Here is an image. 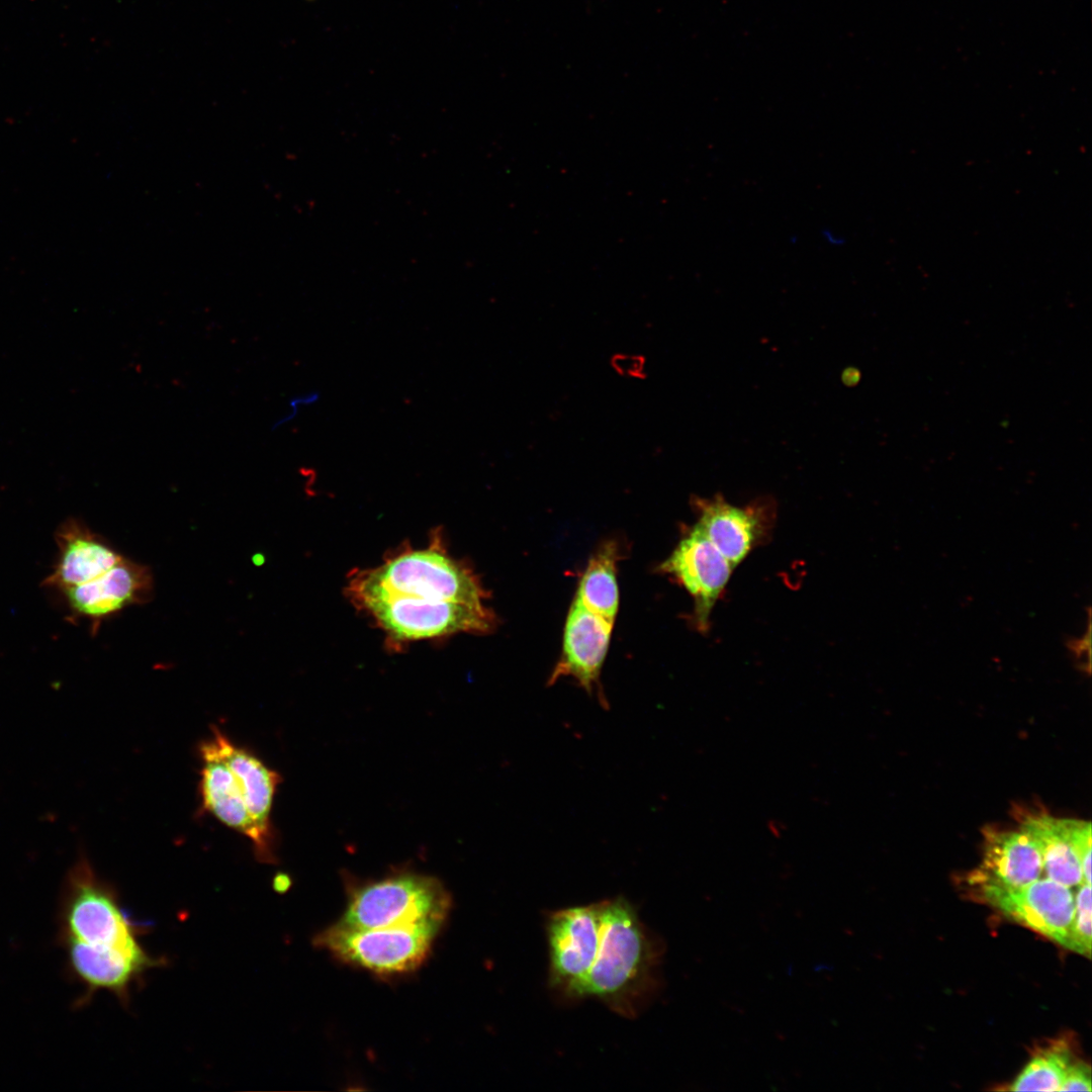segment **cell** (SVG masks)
<instances>
[{
    "label": "cell",
    "instance_id": "6da1fadb",
    "mask_svg": "<svg viewBox=\"0 0 1092 1092\" xmlns=\"http://www.w3.org/2000/svg\"><path fill=\"white\" fill-rule=\"evenodd\" d=\"M346 592L395 645L485 633L495 624L477 575L450 555L438 537L424 548L400 550L378 566L357 571Z\"/></svg>",
    "mask_w": 1092,
    "mask_h": 1092
},
{
    "label": "cell",
    "instance_id": "7a4b0ae2",
    "mask_svg": "<svg viewBox=\"0 0 1092 1092\" xmlns=\"http://www.w3.org/2000/svg\"><path fill=\"white\" fill-rule=\"evenodd\" d=\"M600 904V944L584 997H595L621 1016L632 1018L655 992L661 946L625 898Z\"/></svg>",
    "mask_w": 1092,
    "mask_h": 1092
},
{
    "label": "cell",
    "instance_id": "3957f363",
    "mask_svg": "<svg viewBox=\"0 0 1092 1092\" xmlns=\"http://www.w3.org/2000/svg\"><path fill=\"white\" fill-rule=\"evenodd\" d=\"M449 906V895L436 878L400 872L354 887L338 923L356 928L441 925Z\"/></svg>",
    "mask_w": 1092,
    "mask_h": 1092
},
{
    "label": "cell",
    "instance_id": "277c9868",
    "mask_svg": "<svg viewBox=\"0 0 1092 1092\" xmlns=\"http://www.w3.org/2000/svg\"><path fill=\"white\" fill-rule=\"evenodd\" d=\"M64 918L65 934L89 945L129 952L146 950L139 937L147 926L130 918L113 886L98 877L84 856L66 879Z\"/></svg>",
    "mask_w": 1092,
    "mask_h": 1092
},
{
    "label": "cell",
    "instance_id": "5b68a950",
    "mask_svg": "<svg viewBox=\"0 0 1092 1092\" xmlns=\"http://www.w3.org/2000/svg\"><path fill=\"white\" fill-rule=\"evenodd\" d=\"M441 925L435 923L356 928L337 923L316 938L341 960L379 974L403 973L425 960Z\"/></svg>",
    "mask_w": 1092,
    "mask_h": 1092
},
{
    "label": "cell",
    "instance_id": "8992f818",
    "mask_svg": "<svg viewBox=\"0 0 1092 1092\" xmlns=\"http://www.w3.org/2000/svg\"><path fill=\"white\" fill-rule=\"evenodd\" d=\"M600 902L551 913L546 923L549 982L566 998H584L601 937Z\"/></svg>",
    "mask_w": 1092,
    "mask_h": 1092
},
{
    "label": "cell",
    "instance_id": "52a82bcc",
    "mask_svg": "<svg viewBox=\"0 0 1092 1092\" xmlns=\"http://www.w3.org/2000/svg\"><path fill=\"white\" fill-rule=\"evenodd\" d=\"M197 753L201 763L198 782L200 812L209 814L245 836L251 842L258 861L276 863L277 842L268 839L256 825L241 786L219 755L211 736L198 743Z\"/></svg>",
    "mask_w": 1092,
    "mask_h": 1092
},
{
    "label": "cell",
    "instance_id": "ba28073f",
    "mask_svg": "<svg viewBox=\"0 0 1092 1092\" xmlns=\"http://www.w3.org/2000/svg\"><path fill=\"white\" fill-rule=\"evenodd\" d=\"M692 505L699 518L696 526L734 568L766 541L776 517V502L769 496L738 507L718 493L694 496Z\"/></svg>",
    "mask_w": 1092,
    "mask_h": 1092
},
{
    "label": "cell",
    "instance_id": "9c48e42d",
    "mask_svg": "<svg viewBox=\"0 0 1092 1092\" xmlns=\"http://www.w3.org/2000/svg\"><path fill=\"white\" fill-rule=\"evenodd\" d=\"M659 569L672 575L695 602L699 631L710 626L712 610L726 588L734 567L695 525Z\"/></svg>",
    "mask_w": 1092,
    "mask_h": 1092
},
{
    "label": "cell",
    "instance_id": "30bf717a",
    "mask_svg": "<svg viewBox=\"0 0 1092 1092\" xmlns=\"http://www.w3.org/2000/svg\"><path fill=\"white\" fill-rule=\"evenodd\" d=\"M977 894L1011 920L1066 947L1075 908L1070 887L1048 878L1015 890Z\"/></svg>",
    "mask_w": 1092,
    "mask_h": 1092
},
{
    "label": "cell",
    "instance_id": "8fae6325",
    "mask_svg": "<svg viewBox=\"0 0 1092 1092\" xmlns=\"http://www.w3.org/2000/svg\"><path fill=\"white\" fill-rule=\"evenodd\" d=\"M614 622L592 613L573 602L567 615L561 656L548 678V686L564 676L574 678L601 706L609 708L600 675Z\"/></svg>",
    "mask_w": 1092,
    "mask_h": 1092
},
{
    "label": "cell",
    "instance_id": "7c38bea8",
    "mask_svg": "<svg viewBox=\"0 0 1092 1092\" xmlns=\"http://www.w3.org/2000/svg\"><path fill=\"white\" fill-rule=\"evenodd\" d=\"M1043 871L1040 851L1031 837L1017 830L986 829L983 859L970 876L976 892L1015 890L1039 879Z\"/></svg>",
    "mask_w": 1092,
    "mask_h": 1092
},
{
    "label": "cell",
    "instance_id": "4fadbf2b",
    "mask_svg": "<svg viewBox=\"0 0 1092 1092\" xmlns=\"http://www.w3.org/2000/svg\"><path fill=\"white\" fill-rule=\"evenodd\" d=\"M70 963L77 976L91 990L112 992L123 1005L129 1002L131 986L144 974L163 966V958L147 950L129 952L117 948L96 947L65 934Z\"/></svg>",
    "mask_w": 1092,
    "mask_h": 1092
},
{
    "label": "cell",
    "instance_id": "5bb4252c",
    "mask_svg": "<svg viewBox=\"0 0 1092 1092\" xmlns=\"http://www.w3.org/2000/svg\"><path fill=\"white\" fill-rule=\"evenodd\" d=\"M153 589L151 569L125 557L98 577L65 588L73 609L92 618L106 617L125 607L147 603Z\"/></svg>",
    "mask_w": 1092,
    "mask_h": 1092
},
{
    "label": "cell",
    "instance_id": "9a60e30c",
    "mask_svg": "<svg viewBox=\"0 0 1092 1092\" xmlns=\"http://www.w3.org/2000/svg\"><path fill=\"white\" fill-rule=\"evenodd\" d=\"M210 732L219 755L241 786L256 825L268 839L278 843L271 811L281 776L249 747L234 742L218 726L212 725Z\"/></svg>",
    "mask_w": 1092,
    "mask_h": 1092
},
{
    "label": "cell",
    "instance_id": "2e32d148",
    "mask_svg": "<svg viewBox=\"0 0 1092 1092\" xmlns=\"http://www.w3.org/2000/svg\"><path fill=\"white\" fill-rule=\"evenodd\" d=\"M1020 828L1037 845L1048 878L1067 887L1083 882L1081 862L1071 842L1067 819L1043 813L1024 816Z\"/></svg>",
    "mask_w": 1092,
    "mask_h": 1092
},
{
    "label": "cell",
    "instance_id": "e0dca14e",
    "mask_svg": "<svg viewBox=\"0 0 1092 1092\" xmlns=\"http://www.w3.org/2000/svg\"><path fill=\"white\" fill-rule=\"evenodd\" d=\"M123 558L105 541L79 527L65 535L54 581L68 588L90 581Z\"/></svg>",
    "mask_w": 1092,
    "mask_h": 1092
},
{
    "label": "cell",
    "instance_id": "ac0fdd59",
    "mask_svg": "<svg viewBox=\"0 0 1092 1092\" xmlns=\"http://www.w3.org/2000/svg\"><path fill=\"white\" fill-rule=\"evenodd\" d=\"M620 552L617 541L604 542L589 559L574 598L576 604L613 622L619 607L616 568Z\"/></svg>",
    "mask_w": 1092,
    "mask_h": 1092
},
{
    "label": "cell",
    "instance_id": "d6986e66",
    "mask_svg": "<svg viewBox=\"0 0 1092 1092\" xmlns=\"http://www.w3.org/2000/svg\"><path fill=\"white\" fill-rule=\"evenodd\" d=\"M1071 1052L1063 1041L1037 1052L1008 1088L1011 1091H1060Z\"/></svg>",
    "mask_w": 1092,
    "mask_h": 1092
},
{
    "label": "cell",
    "instance_id": "ffe728a7",
    "mask_svg": "<svg viewBox=\"0 0 1092 1092\" xmlns=\"http://www.w3.org/2000/svg\"><path fill=\"white\" fill-rule=\"evenodd\" d=\"M1074 905V915L1066 947L1089 958L1091 954V884L1079 885Z\"/></svg>",
    "mask_w": 1092,
    "mask_h": 1092
},
{
    "label": "cell",
    "instance_id": "44dd1931",
    "mask_svg": "<svg viewBox=\"0 0 1092 1092\" xmlns=\"http://www.w3.org/2000/svg\"><path fill=\"white\" fill-rule=\"evenodd\" d=\"M1067 827L1081 862L1083 882L1091 884V824L1083 820L1067 819Z\"/></svg>",
    "mask_w": 1092,
    "mask_h": 1092
},
{
    "label": "cell",
    "instance_id": "7402d4cb",
    "mask_svg": "<svg viewBox=\"0 0 1092 1092\" xmlns=\"http://www.w3.org/2000/svg\"><path fill=\"white\" fill-rule=\"evenodd\" d=\"M1091 1071L1085 1063H1071L1060 1091H1091Z\"/></svg>",
    "mask_w": 1092,
    "mask_h": 1092
},
{
    "label": "cell",
    "instance_id": "603a6c76",
    "mask_svg": "<svg viewBox=\"0 0 1092 1092\" xmlns=\"http://www.w3.org/2000/svg\"><path fill=\"white\" fill-rule=\"evenodd\" d=\"M273 885L275 890L284 891L289 887L290 879L285 874H279L275 877Z\"/></svg>",
    "mask_w": 1092,
    "mask_h": 1092
}]
</instances>
